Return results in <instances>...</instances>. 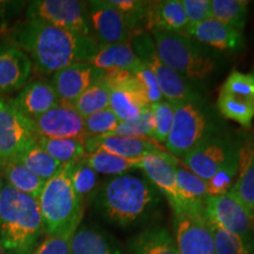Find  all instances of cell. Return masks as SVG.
I'll return each instance as SVG.
<instances>
[{
  "mask_svg": "<svg viewBox=\"0 0 254 254\" xmlns=\"http://www.w3.org/2000/svg\"><path fill=\"white\" fill-rule=\"evenodd\" d=\"M176 245L179 254H214V239L204 212L176 217Z\"/></svg>",
  "mask_w": 254,
  "mask_h": 254,
  "instance_id": "obj_15",
  "label": "cell"
},
{
  "mask_svg": "<svg viewBox=\"0 0 254 254\" xmlns=\"http://www.w3.org/2000/svg\"><path fill=\"white\" fill-rule=\"evenodd\" d=\"M72 254H120L105 234L95 228L78 227L71 239Z\"/></svg>",
  "mask_w": 254,
  "mask_h": 254,
  "instance_id": "obj_30",
  "label": "cell"
},
{
  "mask_svg": "<svg viewBox=\"0 0 254 254\" xmlns=\"http://www.w3.org/2000/svg\"><path fill=\"white\" fill-rule=\"evenodd\" d=\"M9 45L21 50L40 74H53L77 63H87L100 45L85 37L41 21L25 20L12 28Z\"/></svg>",
  "mask_w": 254,
  "mask_h": 254,
  "instance_id": "obj_1",
  "label": "cell"
},
{
  "mask_svg": "<svg viewBox=\"0 0 254 254\" xmlns=\"http://www.w3.org/2000/svg\"><path fill=\"white\" fill-rule=\"evenodd\" d=\"M72 106L78 111L82 118L100 112L110 107V86L104 79L88 87L84 93L73 101Z\"/></svg>",
  "mask_w": 254,
  "mask_h": 254,
  "instance_id": "obj_34",
  "label": "cell"
},
{
  "mask_svg": "<svg viewBox=\"0 0 254 254\" xmlns=\"http://www.w3.org/2000/svg\"><path fill=\"white\" fill-rule=\"evenodd\" d=\"M103 79L110 86V107L120 122L138 118L150 109L145 91L129 72L105 73Z\"/></svg>",
  "mask_w": 254,
  "mask_h": 254,
  "instance_id": "obj_14",
  "label": "cell"
},
{
  "mask_svg": "<svg viewBox=\"0 0 254 254\" xmlns=\"http://www.w3.org/2000/svg\"><path fill=\"white\" fill-rule=\"evenodd\" d=\"M147 178L124 173L111 179L98 190L95 205L111 222L128 227L144 220L160 201V194Z\"/></svg>",
  "mask_w": 254,
  "mask_h": 254,
  "instance_id": "obj_2",
  "label": "cell"
},
{
  "mask_svg": "<svg viewBox=\"0 0 254 254\" xmlns=\"http://www.w3.org/2000/svg\"><path fill=\"white\" fill-rule=\"evenodd\" d=\"M158 56L182 78L205 80L215 69V58L207 46L182 33L151 31Z\"/></svg>",
  "mask_w": 254,
  "mask_h": 254,
  "instance_id": "obj_5",
  "label": "cell"
},
{
  "mask_svg": "<svg viewBox=\"0 0 254 254\" xmlns=\"http://www.w3.org/2000/svg\"><path fill=\"white\" fill-rule=\"evenodd\" d=\"M110 135L125 136V138H140L154 141L153 118H152L151 109L146 110L138 118L128 120V122H120L116 131L111 133Z\"/></svg>",
  "mask_w": 254,
  "mask_h": 254,
  "instance_id": "obj_38",
  "label": "cell"
},
{
  "mask_svg": "<svg viewBox=\"0 0 254 254\" xmlns=\"http://www.w3.org/2000/svg\"><path fill=\"white\" fill-rule=\"evenodd\" d=\"M252 74H253V77H254V69H253V73H252Z\"/></svg>",
  "mask_w": 254,
  "mask_h": 254,
  "instance_id": "obj_47",
  "label": "cell"
},
{
  "mask_svg": "<svg viewBox=\"0 0 254 254\" xmlns=\"http://www.w3.org/2000/svg\"><path fill=\"white\" fill-rule=\"evenodd\" d=\"M170 103L174 107V118L165 147L174 158H184L200 144L218 134L214 114L200 98Z\"/></svg>",
  "mask_w": 254,
  "mask_h": 254,
  "instance_id": "obj_6",
  "label": "cell"
},
{
  "mask_svg": "<svg viewBox=\"0 0 254 254\" xmlns=\"http://www.w3.org/2000/svg\"><path fill=\"white\" fill-rule=\"evenodd\" d=\"M204 214L208 222L254 245V218L230 192L207 196L204 202Z\"/></svg>",
  "mask_w": 254,
  "mask_h": 254,
  "instance_id": "obj_13",
  "label": "cell"
},
{
  "mask_svg": "<svg viewBox=\"0 0 254 254\" xmlns=\"http://www.w3.org/2000/svg\"><path fill=\"white\" fill-rule=\"evenodd\" d=\"M13 101L21 112L31 119L46 113L60 103L52 85L43 80L25 85Z\"/></svg>",
  "mask_w": 254,
  "mask_h": 254,
  "instance_id": "obj_24",
  "label": "cell"
},
{
  "mask_svg": "<svg viewBox=\"0 0 254 254\" xmlns=\"http://www.w3.org/2000/svg\"><path fill=\"white\" fill-rule=\"evenodd\" d=\"M85 150L86 153L95 151H103L107 153L118 155V157L135 159L146 155H160L167 159H177L167 151L163 150L159 144L147 139L125 138L117 135L90 136L85 139Z\"/></svg>",
  "mask_w": 254,
  "mask_h": 254,
  "instance_id": "obj_18",
  "label": "cell"
},
{
  "mask_svg": "<svg viewBox=\"0 0 254 254\" xmlns=\"http://www.w3.org/2000/svg\"><path fill=\"white\" fill-rule=\"evenodd\" d=\"M32 120L38 136L56 139L87 138L84 118L69 103L60 101L53 109Z\"/></svg>",
  "mask_w": 254,
  "mask_h": 254,
  "instance_id": "obj_16",
  "label": "cell"
},
{
  "mask_svg": "<svg viewBox=\"0 0 254 254\" xmlns=\"http://www.w3.org/2000/svg\"><path fill=\"white\" fill-rule=\"evenodd\" d=\"M240 145L228 136L214 135L183 158L187 170L204 182L239 160Z\"/></svg>",
  "mask_w": 254,
  "mask_h": 254,
  "instance_id": "obj_11",
  "label": "cell"
},
{
  "mask_svg": "<svg viewBox=\"0 0 254 254\" xmlns=\"http://www.w3.org/2000/svg\"><path fill=\"white\" fill-rule=\"evenodd\" d=\"M37 139L33 120L21 112L13 99L0 95V165L13 160Z\"/></svg>",
  "mask_w": 254,
  "mask_h": 254,
  "instance_id": "obj_9",
  "label": "cell"
},
{
  "mask_svg": "<svg viewBox=\"0 0 254 254\" xmlns=\"http://www.w3.org/2000/svg\"><path fill=\"white\" fill-rule=\"evenodd\" d=\"M129 73H131L136 80L140 82V85L145 91L146 97H147L151 105L164 100L163 94H161L160 90H159L157 79H155L153 73L147 68V66H145L144 64L140 63Z\"/></svg>",
  "mask_w": 254,
  "mask_h": 254,
  "instance_id": "obj_40",
  "label": "cell"
},
{
  "mask_svg": "<svg viewBox=\"0 0 254 254\" xmlns=\"http://www.w3.org/2000/svg\"><path fill=\"white\" fill-rule=\"evenodd\" d=\"M214 239V254H254V245L208 222Z\"/></svg>",
  "mask_w": 254,
  "mask_h": 254,
  "instance_id": "obj_36",
  "label": "cell"
},
{
  "mask_svg": "<svg viewBox=\"0 0 254 254\" xmlns=\"http://www.w3.org/2000/svg\"><path fill=\"white\" fill-rule=\"evenodd\" d=\"M45 232L38 200L4 184L0 193V246L6 254H31Z\"/></svg>",
  "mask_w": 254,
  "mask_h": 254,
  "instance_id": "obj_3",
  "label": "cell"
},
{
  "mask_svg": "<svg viewBox=\"0 0 254 254\" xmlns=\"http://www.w3.org/2000/svg\"><path fill=\"white\" fill-rule=\"evenodd\" d=\"M129 44L139 60L153 73L165 100L184 101L198 99L199 95L187 85L184 78L168 67L160 59L150 34L144 31L138 32L129 40Z\"/></svg>",
  "mask_w": 254,
  "mask_h": 254,
  "instance_id": "obj_7",
  "label": "cell"
},
{
  "mask_svg": "<svg viewBox=\"0 0 254 254\" xmlns=\"http://www.w3.org/2000/svg\"><path fill=\"white\" fill-rule=\"evenodd\" d=\"M4 177H2V170H1V165H0V193H1L2 186H4Z\"/></svg>",
  "mask_w": 254,
  "mask_h": 254,
  "instance_id": "obj_45",
  "label": "cell"
},
{
  "mask_svg": "<svg viewBox=\"0 0 254 254\" xmlns=\"http://www.w3.org/2000/svg\"><path fill=\"white\" fill-rule=\"evenodd\" d=\"M176 177L178 189L186 205V212H204V202L208 196L204 180L187 168L179 166H176Z\"/></svg>",
  "mask_w": 254,
  "mask_h": 254,
  "instance_id": "obj_28",
  "label": "cell"
},
{
  "mask_svg": "<svg viewBox=\"0 0 254 254\" xmlns=\"http://www.w3.org/2000/svg\"><path fill=\"white\" fill-rule=\"evenodd\" d=\"M92 36L99 45L129 43L135 33L142 31L133 19L112 7L106 0L87 1Z\"/></svg>",
  "mask_w": 254,
  "mask_h": 254,
  "instance_id": "obj_12",
  "label": "cell"
},
{
  "mask_svg": "<svg viewBox=\"0 0 254 254\" xmlns=\"http://www.w3.org/2000/svg\"><path fill=\"white\" fill-rule=\"evenodd\" d=\"M189 25L202 23L212 18L211 0H182Z\"/></svg>",
  "mask_w": 254,
  "mask_h": 254,
  "instance_id": "obj_43",
  "label": "cell"
},
{
  "mask_svg": "<svg viewBox=\"0 0 254 254\" xmlns=\"http://www.w3.org/2000/svg\"><path fill=\"white\" fill-rule=\"evenodd\" d=\"M150 109L153 118V140L157 144H165L173 124V105L170 101L163 100L152 104Z\"/></svg>",
  "mask_w": 254,
  "mask_h": 254,
  "instance_id": "obj_37",
  "label": "cell"
},
{
  "mask_svg": "<svg viewBox=\"0 0 254 254\" xmlns=\"http://www.w3.org/2000/svg\"><path fill=\"white\" fill-rule=\"evenodd\" d=\"M230 193L254 218V138L240 145L238 172Z\"/></svg>",
  "mask_w": 254,
  "mask_h": 254,
  "instance_id": "obj_22",
  "label": "cell"
},
{
  "mask_svg": "<svg viewBox=\"0 0 254 254\" xmlns=\"http://www.w3.org/2000/svg\"><path fill=\"white\" fill-rule=\"evenodd\" d=\"M104 74L90 63H77L53 73L50 84L60 101L71 104L88 87L103 79Z\"/></svg>",
  "mask_w": 254,
  "mask_h": 254,
  "instance_id": "obj_19",
  "label": "cell"
},
{
  "mask_svg": "<svg viewBox=\"0 0 254 254\" xmlns=\"http://www.w3.org/2000/svg\"><path fill=\"white\" fill-rule=\"evenodd\" d=\"M144 158L128 159L118 157L107 152L95 151L85 155V161L88 166L97 172L98 174H105V176H120V174L128 173V171L140 168Z\"/></svg>",
  "mask_w": 254,
  "mask_h": 254,
  "instance_id": "obj_32",
  "label": "cell"
},
{
  "mask_svg": "<svg viewBox=\"0 0 254 254\" xmlns=\"http://www.w3.org/2000/svg\"><path fill=\"white\" fill-rule=\"evenodd\" d=\"M13 160L23 164L28 171L45 183L60 172L64 167L41 147L38 139L21 151V153Z\"/></svg>",
  "mask_w": 254,
  "mask_h": 254,
  "instance_id": "obj_26",
  "label": "cell"
},
{
  "mask_svg": "<svg viewBox=\"0 0 254 254\" xmlns=\"http://www.w3.org/2000/svg\"><path fill=\"white\" fill-rule=\"evenodd\" d=\"M0 254H6V253H5V251L2 250V247H1V246H0Z\"/></svg>",
  "mask_w": 254,
  "mask_h": 254,
  "instance_id": "obj_46",
  "label": "cell"
},
{
  "mask_svg": "<svg viewBox=\"0 0 254 254\" xmlns=\"http://www.w3.org/2000/svg\"><path fill=\"white\" fill-rule=\"evenodd\" d=\"M33 65L21 50L0 45V94H7L27 85Z\"/></svg>",
  "mask_w": 254,
  "mask_h": 254,
  "instance_id": "obj_21",
  "label": "cell"
},
{
  "mask_svg": "<svg viewBox=\"0 0 254 254\" xmlns=\"http://www.w3.org/2000/svg\"><path fill=\"white\" fill-rule=\"evenodd\" d=\"M87 63L104 73H111L131 72L141 62L133 52L131 44L124 43L116 45H100Z\"/></svg>",
  "mask_w": 254,
  "mask_h": 254,
  "instance_id": "obj_25",
  "label": "cell"
},
{
  "mask_svg": "<svg viewBox=\"0 0 254 254\" xmlns=\"http://www.w3.org/2000/svg\"><path fill=\"white\" fill-rule=\"evenodd\" d=\"M38 142L55 160L65 166L81 160L86 155L85 139L44 138L38 136Z\"/></svg>",
  "mask_w": 254,
  "mask_h": 254,
  "instance_id": "obj_31",
  "label": "cell"
},
{
  "mask_svg": "<svg viewBox=\"0 0 254 254\" xmlns=\"http://www.w3.org/2000/svg\"><path fill=\"white\" fill-rule=\"evenodd\" d=\"M183 34L212 49L237 52L244 47L243 32L212 18L202 23L189 25Z\"/></svg>",
  "mask_w": 254,
  "mask_h": 254,
  "instance_id": "obj_20",
  "label": "cell"
},
{
  "mask_svg": "<svg viewBox=\"0 0 254 254\" xmlns=\"http://www.w3.org/2000/svg\"><path fill=\"white\" fill-rule=\"evenodd\" d=\"M72 236H50L37 245L31 254H72Z\"/></svg>",
  "mask_w": 254,
  "mask_h": 254,
  "instance_id": "obj_42",
  "label": "cell"
},
{
  "mask_svg": "<svg viewBox=\"0 0 254 254\" xmlns=\"http://www.w3.org/2000/svg\"><path fill=\"white\" fill-rule=\"evenodd\" d=\"M65 166L68 170V176L74 192L80 198L82 204H85V201L97 192L99 174L88 166L85 159Z\"/></svg>",
  "mask_w": 254,
  "mask_h": 254,
  "instance_id": "obj_35",
  "label": "cell"
},
{
  "mask_svg": "<svg viewBox=\"0 0 254 254\" xmlns=\"http://www.w3.org/2000/svg\"><path fill=\"white\" fill-rule=\"evenodd\" d=\"M217 105L222 117L250 128L254 119V77L252 73L231 72L221 85Z\"/></svg>",
  "mask_w": 254,
  "mask_h": 254,
  "instance_id": "obj_10",
  "label": "cell"
},
{
  "mask_svg": "<svg viewBox=\"0 0 254 254\" xmlns=\"http://www.w3.org/2000/svg\"><path fill=\"white\" fill-rule=\"evenodd\" d=\"M84 124L87 138H90V136L110 135L119 126L120 120L112 111L106 109L84 118Z\"/></svg>",
  "mask_w": 254,
  "mask_h": 254,
  "instance_id": "obj_39",
  "label": "cell"
},
{
  "mask_svg": "<svg viewBox=\"0 0 254 254\" xmlns=\"http://www.w3.org/2000/svg\"><path fill=\"white\" fill-rule=\"evenodd\" d=\"M106 1L112 7L133 19L140 26L146 24V17L151 1H142V0H106Z\"/></svg>",
  "mask_w": 254,
  "mask_h": 254,
  "instance_id": "obj_41",
  "label": "cell"
},
{
  "mask_svg": "<svg viewBox=\"0 0 254 254\" xmlns=\"http://www.w3.org/2000/svg\"><path fill=\"white\" fill-rule=\"evenodd\" d=\"M46 23L85 37H92L88 4L78 0H34L26 9V19Z\"/></svg>",
  "mask_w": 254,
  "mask_h": 254,
  "instance_id": "obj_8",
  "label": "cell"
},
{
  "mask_svg": "<svg viewBox=\"0 0 254 254\" xmlns=\"http://www.w3.org/2000/svg\"><path fill=\"white\" fill-rule=\"evenodd\" d=\"M23 4L24 2L4 1V0H0V30H2L7 25L12 14L17 13V11H14V8H20V6Z\"/></svg>",
  "mask_w": 254,
  "mask_h": 254,
  "instance_id": "obj_44",
  "label": "cell"
},
{
  "mask_svg": "<svg viewBox=\"0 0 254 254\" xmlns=\"http://www.w3.org/2000/svg\"><path fill=\"white\" fill-rule=\"evenodd\" d=\"M179 164L178 159H167L160 155H146L140 170L157 190L167 199L172 208L174 217L186 212V205L178 189L176 166Z\"/></svg>",
  "mask_w": 254,
  "mask_h": 254,
  "instance_id": "obj_17",
  "label": "cell"
},
{
  "mask_svg": "<svg viewBox=\"0 0 254 254\" xmlns=\"http://www.w3.org/2000/svg\"><path fill=\"white\" fill-rule=\"evenodd\" d=\"M4 182L18 192L39 199V195L45 185V182L34 176L18 160H9L1 164Z\"/></svg>",
  "mask_w": 254,
  "mask_h": 254,
  "instance_id": "obj_27",
  "label": "cell"
},
{
  "mask_svg": "<svg viewBox=\"0 0 254 254\" xmlns=\"http://www.w3.org/2000/svg\"><path fill=\"white\" fill-rule=\"evenodd\" d=\"M44 228L50 236H73L84 215V204L73 189L67 167L47 180L39 199Z\"/></svg>",
  "mask_w": 254,
  "mask_h": 254,
  "instance_id": "obj_4",
  "label": "cell"
},
{
  "mask_svg": "<svg viewBox=\"0 0 254 254\" xmlns=\"http://www.w3.org/2000/svg\"><path fill=\"white\" fill-rule=\"evenodd\" d=\"M249 13L245 0H211L212 19L243 32Z\"/></svg>",
  "mask_w": 254,
  "mask_h": 254,
  "instance_id": "obj_33",
  "label": "cell"
},
{
  "mask_svg": "<svg viewBox=\"0 0 254 254\" xmlns=\"http://www.w3.org/2000/svg\"><path fill=\"white\" fill-rule=\"evenodd\" d=\"M133 254H179L176 241L166 228L151 227L142 231L132 243Z\"/></svg>",
  "mask_w": 254,
  "mask_h": 254,
  "instance_id": "obj_29",
  "label": "cell"
},
{
  "mask_svg": "<svg viewBox=\"0 0 254 254\" xmlns=\"http://www.w3.org/2000/svg\"><path fill=\"white\" fill-rule=\"evenodd\" d=\"M145 26L150 32L164 31L183 34L189 26V21L182 5V0L151 1Z\"/></svg>",
  "mask_w": 254,
  "mask_h": 254,
  "instance_id": "obj_23",
  "label": "cell"
}]
</instances>
